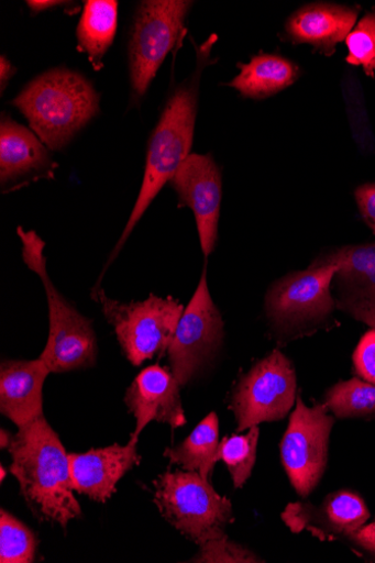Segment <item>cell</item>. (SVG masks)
Segmentation results:
<instances>
[{"label": "cell", "mask_w": 375, "mask_h": 563, "mask_svg": "<svg viewBox=\"0 0 375 563\" xmlns=\"http://www.w3.org/2000/svg\"><path fill=\"white\" fill-rule=\"evenodd\" d=\"M9 451L13 457L11 472L38 521L66 529L70 521L81 517L69 454L44 417L20 428Z\"/></svg>", "instance_id": "cell-1"}, {"label": "cell", "mask_w": 375, "mask_h": 563, "mask_svg": "<svg viewBox=\"0 0 375 563\" xmlns=\"http://www.w3.org/2000/svg\"><path fill=\"white\" fill-rule=\"evenodd\" d=\"M217 42L218 35L213 34L196 47L195 71L169 97L165 110L151 134L142 187L124 232L112 253L111 262L118 257L156 195L172 181L180 165L190 155L198 111L200 79L203 70L216 63L211 60V48Z\"/></svg>", "instance_id": "cell-2"}, {"label": "cell", "mask_w": 375, "mask_h": 563, "mask_svg": "<svg viewBox=\"0 0 375 563\" xmlns=\"http://www.w3.org/2000/svg\"><path fill=\"white\" fill-rule=\"evenodd\" d=\"M100 96L81 74L51 69L12 101L48 150L64 148L99 113Z\"/></svg>", "instance_id": "cell-3"}, {"label": "cell", "mask_w": 375, "mask_h": 563, "mask_svg": "<svg viewBox=\"0 0 375 563\" xmlns=\"http://www.w3.org/2000/svg\"><path fill=\"white\" fill-rule=\"evenodd\" d=\"M18 233L23 242L24 263L41 278L47 297L49 332L41 360L55 374L93 366L97 340L91 322L76 311L51 282L42 239L34 231L25 232L22 228Z\"/></svg>", "instance_id": "cell-4"}, {"label": "cell", "mask_w": 375, "mask_h": 563, "mask_svg": "<svg viewBox=\"0 0 375 563\" xmlns=\"http://www.w3.org/2000/svg\"><path fill=\"white\" fill-rule=\"evenodd\" d=\"M154 503L161 516L199 547L225 537L234 521L230 499L194 472L177 471L161 475L154 483Z\"/></svg>", "instance_id": "cell-5"}, {"label": "cell", "mask_w": 375, "mask_h": 563, "mask_svg": "<svg viewBox=\"0 0 375 563\" xmlns=\"http://www.w3.org/2000/svg\"><path fill=\"white\" fill-rule=\"evenodd\" d=\"M187 0H145L136 11L129 43L132 104L145 96L157 70L186 33Z\"/></svg>", "instance_id": "cell-6"}, {"label": "cell", "mask_w": 375, "mask_h": 563, "mask_svg": "<svg viewBox=\"0 0 375 563\" xmlns=\"http://www.w3.org/2000/svg\"><path fill=\"white\" fill-rule=\"evenodd\" d=\"M93 297L114 327L129 362L136 367L169 349L185 311L173 297L150 295L145 300L123 303L107 297L102 289L95 290Z\"/></svg>", "instance_id": "cell-7"}, {"label": "cell", "mask_w": 375, "mask_h": 563, "mask_svg": "<svg viewBox=\"0 0 375 563\" xmlns=\"http://www.w3.org/2000/svg\"><path fill=\"white\" fill-rule=\"evenodd\" d=\"M296 388V373L288 357L279 350L265 356L234 389L231 407L238 431L285 419L295 404Z\"/></svg>", "instance_id": "cell-8"}, {"label": "cell", "mask_w": 375, "mask_h": 563, "mask_svg": "<svg viewBox=\"0 0 375 563\" xmlns=\"http://www.w3.org/2000/svg\"><path fill=\"white\" fill-rule=\"evenodd\" d=\"M326 404L308 407L297 398L295 412L282 441V459L293 487L307 497L323 477L335 420Z\"/></svg>", "instance_id": "cell-9"}, {"label": "cell", "mask_w": 375, "mask_h": 563, "mask_svg": "<svg viewBox=\"0 0 375 563\" xmlns=\"http://www.w3.org/2000/svg\"><path fill=\"white\" fill-rule=\"evenodd\" d=\"M339 267L313 263L278 282L266 296V313L276 328L299 332L329 318L335 307L331 285Z\"/></svg>", "instance_id": "cell-10"}, {"label": "cell", "mask_w": 375, "mask_h": 563, "mask_svg": "<svg viewBox=\"0 0 375 563\" xmlns=\"http://www.w3.org/2000/svg\"><path fill=\"white\" fill-rule=\"evenodd\" d=\"M223 336L224 322L210 297L205 269L168 349L172 373L180 386H186L211 360Z\"/></svg>", "instance_id": "cell-11"}, {"label": "cell", "mask_w": 375, "mask_h": 563, "mask_svg": "<svg viewBox=\"0 0 375 563\" xmlns=\"http://www.w3.org/2000/svg\"><path fill=\"white\" fill-rule=\"evenodd\" d=\"M179 207L194 212L201 250L207 258L216 249L222 202V174L209 156L189 155L170 181Z\"/></svg>", "instance_id": "cell-12"}, {"label": "cell", "mask_w": 375, "mask_h": 563, "mask_svg": "<svg viewBox=\"0 0 375 563\" xmlns=\"http://www.w3.org/2000/svg\"><path fill=\"white\" fill-rule=\"evenodd\" d=\"M282 517L294 533L306 530L328 541L350 537L363 528L370 511L357 494L341 490L329 495L318 506L308 501L291 503Z\"/></svg>", "instance_id": "cell-13"}, {"label": "cell", "mask_w": 375, "mask_h": 563, "mask_svg": "<svg viewBox=\"0 0 375 563\" xmlns=\"http://www.w3.org/2000/svg\"><path fill=\"white\" fill-rule=\"evenodd\" d=\"M318 264H335L340 291L338 306L353 319L375 330V243L335 250Z\"/></svg>", "instance_id": "cell-14"}, {"label": "cell", "mask_w": 375, "mask_h": 563, "mask_svg": "<svg viewBox=\"0 0 375 563\" xmlns=\"http://www.w3.org/2000/svg\"><path fill=\"white\" fill-rule=\"evenodd\" d=\"M125 402L136 419V428L130 440L134 443H137L140 434L152 421L166 423L175 429L187 423L180 384L173 373L158 365L140 373L126 391Z\"/></svg>", "instance_id": "cell-15"}, {"label": "cell", "mask_w": 375, "mask_h": 563, "mask_svg": "<svg viewBox=\"0 0 375 563\" xmlns=\"http://www.w3.org/2000/svg\"><path fill=\"white\" fill-rule=\"evenodd\" d=\"M57 163L34 132L3 115L0 122V184L16 189L30 180L51 179Z\"/></svg>", "instance_id": "cell-16"}, {"label": "cell", "mask_w": 375, "mask_h": 563, "mask_svg": "<svg viewBox=\"0 0 375 563\" xmlns=\"http://www.w3.org/2000/svg\"><path fill=\"white\" fill-rule=\"evenodd\" d=\"M69 460L75 492L106 503L117 492L122 477L140 465L141 456L136 443L130 441L125 446L115 443L81 454L71 453Z\"/></svg>", "instance_id": "cell-17"}, {"label": "cell", "mask_w": 375, "mask_h": 563, "mask_svg": "<svg viewBox=\"0 0 375 563\" xmlns=\"http://www.w3.org/2000/svg\"><path fill=\"white\" fill-rule=\"evenodd\" d=\"M360 10L331 3L302 7L286 22V40L296 45L309 44L320 55L332 57L338 44L354 29Z\"/></svg>", "instance_id": "cell-18"}, {"label": "cell", "mask_w": 375, "mask_h": 563, "mask_svg": "<svg viewBox=\"0 0 375 563\" xmlns=\"http://www.w3.org/2000/svg\"><path fill=\"white\" fill-rule=\"evenodd\" d=\"M49 369L38 357L0 367V411L20 428L43 416V386Z\"/></svg>", "instance_id": "cell-19"}, {"label": "cell", "mask_w": 375, "mask_h": 563, "mask_svg": "<svg viewBox=\"0 0 375 563\" xmlns=\"http://www.w3.org/2000/svg\"><path fill=\"white\" fill-rule=\"evenodd\" d=\"M240 74L228 85L243 97L264 99L294 85L299 78L296 64L277 55H258L239 64Z\"/></svg>", "instance_id": "cell-20"}, {"label": "cell", "mask_w": 375, "mask_h": 563, "mask_svg": "<svg viewBox=\"0 0 375 563\" xmlns=\"http://www.w3.org/2000/svg\"><path fill=\"white\" fill-rule=\"evenodd\" d=\"M119 19L115 0H88L77 27L78 48L89 58L95 70H100L107 51L114 42Z\"/></svg>", "instance_id": "cell-21"}, {"label": "cell", "mask_w": 375, "mask_h": 563, "mask_svg": "<svg viewBox=\"0 0 375 563\" xmlns=\"http://www.w3.org/2000/svg\"><path fill=\"white\" fill-rule=\"evenodd\" d=\"M219 427L217 413H210L181 444L168 448L165 456L184 471L197 473L210 481L213 468L221 460Z\"/></svg>", "instance_id": "cell-22"}, {"label": "cell", "mask_w": 375, "mask_h": 563, "mask_svg": "<svg viewBox=\"0 0 375 563\" xmlns=\"http://www.w3.org/2000/svg\"><path fill=\"white\" fill-rule=\"evenodd\" d=\"M326 405L339 419L375 416V385L359 379L339 383L327 393Z\"/></svg>", "instance_id": "cell-23"}, {"label": "cell", "mask_w": 375, "mask_h": 563, "mask_svg": "<svg viewBox=\"0 0 375 563\" xmlns=\"http://www.w3.org/2000/svg\"><path fill=\"white\" fill-rule=\"evenodd\" d=\"M258 427L250 429L245 435H232L220 444V459L229 468L235 488H241L251 477L256 460Z\"/></svg>", "instance_id": "cell-24"}, {"label": "cell", "mask_w": 375, "mask_h": 563, "mask_svg": "<svg viewBox=\"0 0 375 563\" xmlns=\"http://www.w3.org/2000/svg\"><path fill=\"white\" fill-rule=\"evenodd\" d=\"M37 541L35 534L5 509L0 511V562H34Z\"/></svg>", "instance_id": "cell-25"}, {"label": "cell", "mask_w": 375, "mask_h": 563, "mask_svg": "<svg viewBox=\"0 0 375 563\" xmlns=\"http://www.w3.org/2000/svg\"><path fill=\"white\" fill-rule=\"evenodd\" d=\"M349 49L346 63L363 68L370 78L375 77V8L367 12L345 40Z\"/></svg>", "instance_id": "cell-26"}, {"label": "cell", "mask_w": 375, "mask_h": 563, "mask_svg": "<svg viewBox=\"0 0 375 563\" xmlns=\"http://www.w3.org/2000/svg\"><path fill=\"white\" fill-rule=\"evenodd\" d=\"M191 562H232L252 563L263 562L252 551L243 545L229 540L228 536L210 540L200 545L199 553L191 559Z\"/></svg>", "instance_id": "cell-27"}, {"label": "cell", "mask_w": 375, "mask_h": 563, "mask_svg": "<svg viewBox=\"0 0 375 563\" xmlns=\"http://www.w3.org/2000/svg\"><path fill=\"white\" fill-rule=\"evenodd\" d=\"M353 362L357 374L375 385V330L368 331L361 339Z\"/></svg>", "instance_id": "cell-28"}, {"label": "cell", "mask_w": 375, "mask_h": 563, "mask_svg": "<svg viewBox=\"0 0 375 563\" xmlns=\"http://www.w3.org/2000/svg\"><path fill=\"white\" fill-rule=\"evenodd\" d=\"M357 207L367 227L375 235V184H365L355 191Z\"/></svg>", "instance_id": "cell-29"}, {"label": "cell", "mask_w": 375, "mask_h": 563, "mask_svg": "<svg viewBox=\"0 0 375 563\" xmlns=\"http://www.w3.org/2000/svg\"><path fill=\"white\" fill-rule=\"evenodd\" d=\"M348 538L360 549L375 555V521Z\"/></svg>", "instance_id": "cell-30"}, {"label": "cell", "mask_w": 375, "mask_h": 563, "mask_svg": "<svg viewBox=\"0 0 375 563\" xmlns=\"http://www.w3.org/2000/svg\"><path fill=\"white\" fill-rule=\"evenodd\" d=\"M16 73L18 69L8 58L2 56V58H0V87H2V93H4L7 86Z\"/></svg>", "instance_id": "cell-31"}, {"label": "cell", "mask_w": 375, "mask_h": 563, "mask_svg": "<svg viewBox=\"0 0 375 563\" xmlns=\"http://www.w3.org/2000/svg\"><path fill=\"white\" fill-rule=\"evenodd\" d=\"M26 4L33 14H38L44 11L55 9V8H58L64 4H68V3L57 2V0H52V2H51V0H43V2H37V0H35V2H31V0H29V2H26Z\"/></svg>", "instance_id": "cell-32"}, {"label": "cell", "mask_w": 375, "mask_h": 563, "mask_svg": "<svg viewBox=\"0 0 375 563\" xmlns=\"http://www.w3.org/2000/svg\"><path fill=\"white\" fill-rule=\"evenodd\" d=\"M0 446H2V449H5L10 446L12 440H13V437H11L10 432L5 431L4 429H2V437H0Z\"/></svg>", "instance_id": "cell-33"}, {"label": "cell", "mask_w": 375, "mask_h": 563, "mask_svg": "<svg viewBox=\"0 0 375 563\" xmlns=\"http://www.w3.org/2000/svg\"><path fill=\"white\" fill-rule=\"evenodd\" d=\"M0 472H2V482H4L5 475H7V471L4 470V467H2V468H0Z\"/></svg>", "instance_id": "cell-34"}]
</instances>
